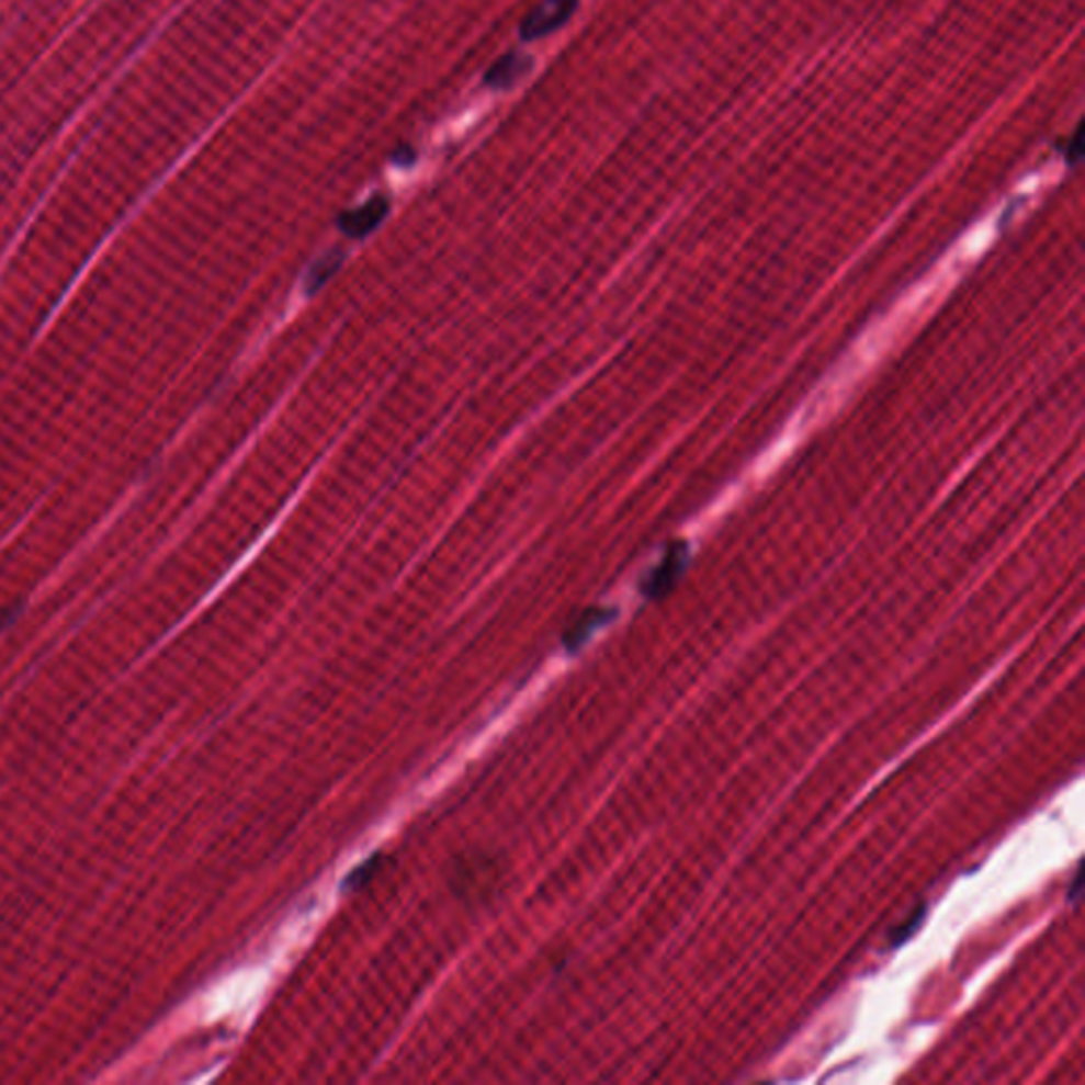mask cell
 Segmentation results:
<instances>
[{"mask_svg": "<svg viewBox=\"0 0 1085 1085\" xmlns=\"http://www.w3.org/2000/svg\"><path fill=\"white\" fill-rule=\"evenodd\" d=\"M579 0H543L539 2L520 26V34L524 41L543 38L552 32L562 29L575 13Z\"/></svg>", "mask_w": 1085, "mask_h": 1085, "instance_id": "1", "label": "cell"}, {"mask_svg": "<svg viewBox=\"0 0 1085 1085\" xmlns=\"http://www.w3.org/2000/svg\"><path fill=\"white\" fill-rule=\"evenodd\" d=\"M388 208H391L388 200L384 195H375L363 206H359L354 211H346L343 215H340L338 227L348 238H365L386 218Z\"/></svg>", "mask_w": 1085, "mask_h": 1085, "instance_id": "2", "label": "cell"}, {"mask_svg": "<svg viewBox=\"0 0 1085 1085\" xmlns=\"http://www.w3.org/2000/svg\"><path fill=\"white\" fill-rule=\"evenodd\" d=\"M530 70H532V58L513 52V54H507L493 64L490 70L486 72L484 81L488 88L507 90V88L516 86L520 79H524Z\"/></svg>", "mask_w": 1085, "mask_h": 1085, "instance_id": "3", "label": "cell"}, {"mask_svg": "<svg viewBox=\"0 0 1085 1085\" xmlns=\"http://www.w3.org/2000/svg\"><path fill=\"white\" fill-rule=\"evenodd\" d=\"M682 554H685L682 550L670 552L664 562L653 570L649 579L643 584V591L647 598H662L673 589L679 575H681Z\"/></svg>", "mask_w": 1085, "mask_h": 1085, "instance_id": "4", "label": "cell"}, {"mask_svg": "<svg viewBox=\"0 0 1085 1085\" xmlns=\"http://www.w3.org/2000/svg\"><path fill=\"white\" fill-rule=\"evenodd\" d=\"M611 615H613V613H611V611H604V609H589V611H586L579 620L575 621V623L568 628V632H566V636H564L566 647H568L570 652L579 649V647L586 643V638H588L589 634H591L598 625H602L604 621L611 620Z\"/></svg>", "mask_w": 1085, "mask_h": 1085, "instance_id": "5", "label": "cell"}, {"mask_svg": "<svg viewBox=\"0 0 1085 1085\" xmlns=\"http://www.w3.org/2000/svg\"><path fill=\"white\" fill-rule=\"evenodd\" d=\"M341 263H343V252L341 250H331L325 257H320L318 261H314V265H312L310 272L306 276V293L312 295L318 289H323L325 282L331 280V276L340 270Z\"/></svg>", "mask_w": 1085, "mask_h": 1085, "instance_id": "6", "label": "cell"}, {"mask_svg": "<svg viewBox=\"0 0 1085 1085\" xmlns=\"http://www.w3.org/2000/svg\"><path fill=\"white\" fill-rule=\"evenodd\" d=\"M377 861H380V857H375L372 861L363 863L361 868L354 869V871L346 878V886L357 889V886H363L368 880H372V875L375 873V869H377Z\"/></svg>", "mask_w": 1085, "mask_h": 1085, "instance_id": "7", "label": "cell"}, {"mask_svg": "<svg viewBox=\"0 0 1085 1085\" xmlns=\"http://www.w3.org/2000/svg\"><path fill=\"white\" fill-rule=\"evenodd\" d=\"M923 916H925V907H923L918 914H914V916H912L905 925H901L897 929H893V933H891V943H893V946H900V943H903V941H905L912 933H916V929H918V927H920V923H923Z\"/></svg>", "mask_w": 1085, "mask_h": 1085, "instance_id": "8", "label": "cell"}]
</instances>
